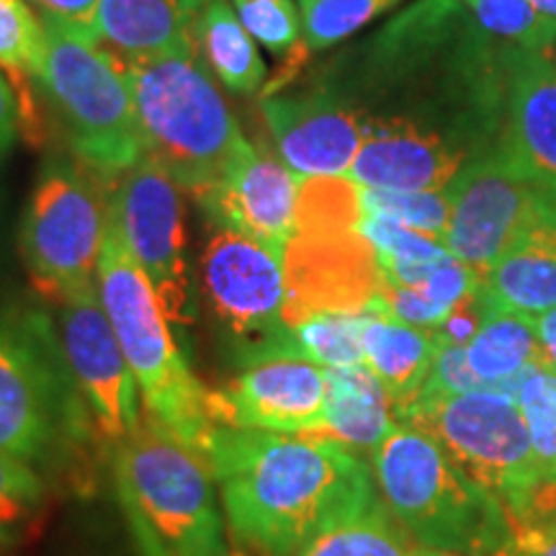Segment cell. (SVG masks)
<instances>
[{
    "label": "cell",
    "mask_w": 556,
    "mask_h": 556,
    "mask_svg": "<svg viewBox=\"0 0 556 556\" xmlns=\"http://www.w3.org/2000/svg\"><path fill=\"white\" fill-rule=\"evenodd\" d=\"M93 173L65 157L41 165L18 227V253L34 289L65 304L99 291L109 199Z\"/></svg>",
    "instance_id": "obj_7"
},
{
    "label": "cell",
    "mask_w": 556,
    "mask_h": 556,
    "mask_svg": "<svg viewBox=\"0 0 556 556\" xmlns=\"http://www.w3.org/2000/svg\"><path fill=\"white\" fill-rule=\"evenodd\" d=\"M99 299L135 374L144 413L204 456L219 426L212 392L193 377L150 278L124 248L111 219L99 263Z\"/></svg>",
    "instance_id": "obj_4"
},
{
    "label": "cell",
    "mask_w": 556,
    "mask_h": 556,
    "mask_svg": "<svg viewBox=\"0 0 556 556\" xmlns=\"http://www.w3.org/2000/svg\"><path fill=\"white\" fill-rule=\"evenodd\" d=\"M201 253V296L214 330L240 366L274 356H302L283 319V255L238 229L208 222Z\"/></svg>",
    "instance_id": "obj_9"
},
{
    "label": "cell",
    "mask_w": 556,
    "mask_h": 556,
    "mask_svg": "<svg viewBox=\"0 0 556 556\" xmlns=\"http://www.w3.org/2000/svg\"><path fill=\"white\" fill-rule=\"evenodd\" d=\"M325 371L328 400L317 435L332 438L353 451H374L397 426L387 387L366 364Z\"/></svg>",
    "instance_id": "obj_21"
},
{
    "label": "cell",
    "mask_w": 556,
    "mask_h": 556,
    "mask_svg": "<svg viewBox=\"0 0 556 556\" xmlns=\"http://www.w3.org/2000/svg\"><path fill=\"white\" fill-rule=\"evenodd\" d=\"M371 467L389 513L422 546L510 556L513 531L503 503L422 430L397 422L371 451Z\"/></svg>",
    "instance_id": "obj_5"
},
{
    "label": "cell",
    "mask_w": 556,
    "mask_h": 556,
    "mask_svg": "<svg viewBox=\"0 0 556 556\" xmlns=\"http://www.w3.org/2000/svg\"><path fill=\"white\" fill-rule=\"evenodd\" d=\"M477 24L492 37L513 41L526 52H544L556 41V18L541 13L533 0H464Z\"/></svg>",
    "instance_id": "obj_32"
},
{
    "label": "cell",
    "mask_w": 556,
    "mask_h": 556,
    "mask_svg": "<svg viewBox=\"0 0 556 556\" xmlns=\"http://www.w3.org/2000/svg\"><path fill=\"white\" fill-rule=\"evenodd\" d=\"M283 276L289 328L325 312L364 315L387 307L377 250L358 227L294 229L283 250Z\"/></svg>",
    "instance_id": "obj_14"
},
{
    "label": "cell",
    "mask_w": 556,
    "mask_h": 556,
    "mask_svg": "<svg viewBox=\"0 0 556 556\" xmlns=\"http://www.w3.org/2000/svg\"><path fill=\"white\" fill-rule=\"evenodd\" d=\"M467 361L479 379L495 387L500 394L516 397L526 368L546 361L536 319L484 304L477 336L467 345Z\"/></svg>",
    "instance_id": "obj_24"
},
{
    "label": "cell",
    "mask_w": 556,
    "mask_h": 556,
    "mask_svg": "<svg viewBox=\"0 0 556 556\" xmlns=\"http://www.w3.org/2000/svg\"><path fill=\"white\" fill-rule=\"evenodd\" d=\"M510 556H556V482H541L510 518Z\"/></svg>",
    "instance_id": "obj_35"
},
{
    "label": "cell",
    "mask_w": 556,
    "mask_h": 556,
    "mask_svg": "<svg viewBox=\"0 0 556 556\" xmlns=\"http://www.w3.org/2000/svg\"><path fill=\"white\" fill-rule=\"evenodd\" d=\"M11 554V546H5L3 541H0V556H9Z\"/></svg>",
    "instance_id": "obj_44"
},
{
    "label": "cell",
    "mask_w": 556,
    "mask_h": 556,
    "mask_svg": "<svg viewBox=\"0 0 556 556\" xmlns=\"http://www.w3.org/2000/svg\"><path fill=\"white\" fill-rule=\"evenodd\" d=\"M361 235L368 240V245L377 250V258H397V261H438L448 255L443 242H438L428 235L415 232L400 222L379 217V214H366L361 217Z\"/></svg>",
    "instance_id": "obj_36"
},
{
    "label": "cell",
    "mask_w": 556,
    "mask_h": 556,
    "mask_svg": "<svg viewBox=\"0 0 556 556\" xmlns=\"http://www.w3.org/2000/svg\"><path fill=\"white\" fill-rule=\"evenodd\" d=\"M479 296L500 312L539 319L556 309V227L536 229L482 276Z\"/></svg>",
    "instance_id": "obj_22"
},
{
    "label": "cell",
    "mask_w": 556,
    "mask_h": 556,
    "mask_svg": "<svg viewBox=\"0 0 556 556\" xmlns=\"http://www.w3.org/2000/svg\"><path fill=\"white\" fill-rule=\"evenodd\" d=\"M47 58L45 21L34 16L29 0H0V67L9 75L21 109V129L39 137L31 83Z\"/></svg>",
    "instance_id": "obj_26"
},
{
    "label": "cell",
    "mask_w": 556,
    "mask_h": 556,
    "mask_svg": "<svg viewBox=\"0 0 556 556\" xmlns=\"http://www.w3.org/2000/svg\"><path fill=\"white\" fill-rule=\"evenodd\" d=\"M364 144L348 178L364 189L443 191L464 168V150L441 131L402 116H361Z\"/></svg>",
    "instance_id": "obj_17"
},
{
    "label": "cell",
    "mask_w": 556,
    "mask_h": 556,
    "mask_svg": "<svg viewBox=\"0 0 556 556\" xmlns=\"http://www.w3.org/2000/svg\"><path fill=\"white\" fill-rule=\"evenodd\" d=\"M116 500L139 556H229L212 469L144 413L114 446Z\"/></svg>",
    "instance_id": "obj_2"
},
{
    "label": "cell",
    "mask_w": 556,
    "mask_h": 556,
    "mask_svg": "<svg viewBox=\"0 0 556 556\" xmlns=\"http://www.w3.org/2000/svg\"><path fill=\"white\" fill-rule=\"evenodd\" d=\"M533 5H536L541 13H546V16L556 18V0H533Z\"/></svg>",
    "instance_id": "obj_43"
},
{
    "label": "cell",
    "mask_w": 556,
    "mask_h": 556,
    "mask_svg": "<svg viewBox=\"0 0 556 556\" xmlns=\"http://www.w3.org/2000/svg\"><path fill=\"white\" fill-rule=\"evenodd\" d=\"M397 3L400 0H299L304 52L330 50Z\"/></svg>",
    "instance_id": "obj_31"
},
{
    "label": "cell",
    "mask_w": 556,
    "mask_h": 556,
    "mask_svg": "<svg viewBox=\"0 0 556 556\" xmlns=\"http://www.w3.org/2000/svg\"><path fill=\"white\" fill-rule=\"evenodd\" d=\"M29 3L37 5L45 18H54L60 24L90 34V24H93L101 0H29Z\"/></svg>",
    "instance_id": "obj_38"
},
{
    "label": "cell",
    "mask_w": 556,
    "mask_h": 556,
    "mask_svg": "<svg viewBox=\"0 0 556 556\" xmlns=\"http://www.w3.org/2000/svg\"><path fill=\"white\" fill-rule=\"evenodd\" d=\"M250 37L278 58H307L302 13L294 0H229Z\"/></svg>",
    "instance_id": "obj_34"
},
{
    "label": "cell",
    "mask_w": 556,
    "mask_h": 556,
    "mask_svg": "<svg viewBox=\"0 0 556 556\" xmlns=\"http://www.w3.org/2000/svg\"><path fill=\"white\" fill-rule=\"evenodd\" d=\"M536 330L541 338V345H544V356L548 364L556 368V309L546 312L536 319Z\"/></svg>",
    "instance_id": "obj_40"
},
{
    "label": "cell",
    "mask_w": 556,
    "mask_h": 556,
    "mask_svg": "<svg viewBox=\"0 0 556 556\" xmlns=\"http://www.w3.org/2000/svg\"><path fill=\"white\" fill-rule=\"evenodd\" d=\"M516 402L526 417L541 477L556 482V368L548 361L526 368Z\"/></svg>",
    "instance_id": "obj_30"
},
{
    "label": "cell",
    "mask_w": 556,
    "mask_h": 556,
    "mask_svg": "<svg viewBox=\"0 0 556 556\" xmlns=\"http://www.w3.org/2000/svg\"><path fill=\"white\" fill-rule=\"evenodd\" d=\"M371 312L348 315V312H325L294 325V340L304 358L323 368H345L366 364L364 328Z\"/></svg>",
    "instance_id": "obj_28"
},
{
    "label": "cell",
    "mask_w": 556,
    "mask_h": 556,
    "mask_svg": "<svg viewBox=\"0 0 556 556\" xmlns=\"http://www.w3.org/2000/svg\"><path fill=\"white\" fill-rule=\"evenodd\" d=\"M299 184L302 178L287 163L248 139L219 189L201 208L208 222L238 229L283 255L296 225Z\"/></svg>",
    "instance_id": "obj_18"
},
{
    "label": "cell",
    "mask_w": 556,
    "mask_h": 556,
    "mask_svg": "<svg viewBox=\"0 0 556 556\" xmlns=\"http://www.w3.org/2000/svg\"><path fill=\"white\" fill-rule=\"evenodd\" d=\"M178 3H180V9H184L186 13H189L191 18H197L199 13L204 11L208 3H212V0H178Z\"/></svg>",
    "instance_id": "obj_41"
},
{
    "label": "cell",
    "mask_w": 556,
    "mask_h": 556,
    "mask_svg": "<svg viewBox=\"0 0 556 556\" xmlns=\"http://www.w3.org/2000/svg\"><path fill=\"white\" fill-rule=\"evenodd\" d=\"M47 505V482L34 464L0 454V541L16 546L34 531Z\"/></svg>",
    "instance_id": "obj_29"
},
{
    "label": "cell",
    "mask_w": 556,
    "mask_h": 556,
    "mask_svg": "<svg viewBox=\"0 0 556 556\" xmlns=\"http://www.w3.org/2000/svg\"><path fill=\"white\" fill-rule=\"evenodd\" d=\"M21 131V109L18 99L9 86V75L0 67V157L13 148Z\"/></svg>",
    "instance_id": "obj_39"
},
{
    "label": "cell",
    "mask_w": 556,
    "mask_h": 556,
    "mask_svg": "<svg viewBox=\"0 0 556 556\" xmlns=\"http://www.w3.org/2000/svg\"><path fill=\"white\" fill-rule=\"evenodd\" d=\"M413 556H464V554H456V552H443V548H433V546H422L417 544L413 548Z\"/></svg>",
    "instance_id": "obj_42"
},
{
    "label": "cell",
    "mask_w": 556,
    "mask_h": 556,
    "mask_svg": "<svg viewBox=\"0 0 556 556\" xmlns=\"http://www.w3.org/2000/svg\"><path fill=\"white\" fill-rule=\"evenodd\" d=\"M50 323L0 317V454L50 462L70 426V400Z\"/></svg>",
    "instance_id": "obj_12"
},
{
    "label": "cell",
    "mask_w": 556,
    "mask_h": 556,
    "mask_svg": "<svg viewBox=\"0 0 556 556\" xmlns=\"http://www.w3.org/2000/svg\"><path fill=\"white\" fill-rule=\"evenodd\" d=\"M235 541L258 556H296L323 528L371 505L356 451L325 435L217 426L204 456Z\"/></svg>",
    "instance_id": "obj_1"
},
{
    "label": "cell",
    "mask_w": 556,
    "mask_h": 556,
    "mask_svg": "<svg viewBox=\"0 0 556 556\" xmlns=\"http://www.w3.org/2000/svg\"><path fill=\"white\" fill-rule=\"evenodd\" d=\"M438 351L433 330L415 328L389 315L387 307L374 309L364 328V361L387 387L394 415L426 387Z\"/></svg>",
    "instance_id": "obj_23"
},
{
    "label": "cell",
    "mask_w": 556,
    "mask_h": 556,
    "mask_svg": "<svg viewBox=\"0 0 556 556\" xmlns=\"http://www.w3.org/2000/svg\"><path fill=\"white\" fill-rule=\"evenodd\" d=\"M361 206L366 214H379L415 232L428 235L446 245L451 201L448 189L443 191H381L361 186Z\"/></svg>",
    "instance_id": "obj_33"
},
{
    "label": "cell",
    "mask_w": 556,
    "mask_h": 556,
    "mask_svg": "<svg viewBox=\"0 0 556 556\" xmlns=\"http://www.w3.org/2000/svg\"><path fill=\"white\" fill-rule=\"evenodd\" d=\"M197 54L206 62L208 73L235 96H253L266 86V62L258 41L240 24L238 13L227 0H212L193 18Z\"/></svg>",
    "instance_id": "obj_25"
},
{
    "label": "cell",
    "mask_w": 556,
    "mask_h": 556,
    "mask_svg": "<svg viewBox=\"0 0 556 556\" xmlns=\"http://www.w3.org/2000/svg\"><path fill=\"white\" fill-rule=\"evenodd\" d=\"M413 548L397 520L374 500L371 505L323 528L296 556H413Z\"/></svg>",
    "instance_id": "obj_27"
},
{
    "label": "cell",
    "mask_w": 556,
    "mask_h": 556,
    "mask_svg": "<svg viewBox=\"0 0 556 556\" xmlns=\"http://www.w3.org/2000/svg\"><path fill=\"white\" fill-rule=\"evenodd\" d=\"M500 150L526 176L556 184V67L544 54H513L507 131Z\"/></svg>",
    "instance_id": "obj_19"
},
{
    "label": "cell",
    "mask_w": 556,
    "mask_h": 556,
    "mask_svg": "<svg viewBox=\"0 0 556 556\" xmlns=\"http://www.w3.org/2000/svg\"><path fill=\"white\" fill-rule=\"evenodd\" d=\"M109 219L150 278L170 323L191 328L197 296L178 180L157 160L144 155L135 168L116 178L109 197Z\"/></svg>",
    "instance_id": "obj_11"
},
{
    "label": "cell",
    "mask_w": 556,
    "mask_h": 556,
    "mask_svg": "<svg viewBox=\"0 0 556 556\" xmlns=\"http://www.w3.org/2000/svg\"><path fill=\"white\" fill-rule=\"evenodd\" d=\"M448 201L446 250L479 276L531 232L556 227V184L526 176L503 150L464 165Z\"/></svg>",
    "instance_id": "obj_10"
},
{
    "label": "cell",
    "mask_w": 556,
    "mask_h": 556,
    "mask_svg": "<svg viewBox=\"0 0 556 556\" xmlns=\"http://www.w3.org/2000/svg\"><path fill=\"white\" fill-rule=\"evenodd\" d=\"M90 37L119 60L197 54L193 18L178 0H101Z\"/></svg>",
    "instance_id": "obj_20"
},
{
    "label": "cell",
    "mask_w": 556,
    "mask_h": 556,
    "mask_svg": "<svg viewBox=\"0 0 556 556\" xmlns=\"http://www.w3.org/2000/svg\"><path fill=\"white\" fill-rule=\"evenodd\" d=\"M47 58L39 88L50 96L80 165L116 180L144 157L135 99L122 60L90 34L45 18Z\"/></svg>",
    "instance_id": "obj_6"
},
{
    "label": "cell",
    "mask_w": 556,
    "mask_h": 556,
    "mask_svg": "<svg viewBox=\"0 0 556 556\" xmlns=\"http://www.w3.org/2000/svg\"><path fill=\"white\" fill-rule=\"evenodd\" d=\"M328 400V371L304 356H274L240 366L212 392L217 422L261 433L317 435Z\"/></svg>",
    "instance_id": "obj_15"
},
{
    "label": "cell",
    "mask_w": 556,
    "mask_h": 556,
    "mask_svg": "<svg viewBox=\"0 0 556 556\" xmlns=\"http://www.w3.org/2000/svg\"><path fill=\"white\" fill-rule=\"evenodd\" d=\"M435 332V330H433ZM438 338V336H435ZM420 392H446V394H475V392H495V387L479 379L475 368L467 361V345L448 343L438 338V351L430 366L428 381Z\"/></svg>",
    "instance_id": "obj_37"
},
{
    "label": "cell",
    "mask_w": 556,
    "mask_h": 556,
    "mask_svg": "<svg viewBox=\"0 0 556 556\" xmlns=\"http://www.w3.org/2000/svg\"><path fill=\"white\" fill-rule=\"evenodd\" d=\"M278 155L299 178L345 176L364 144L358 109L330 88L270 93L261 99Z\"/></svg>",
    "instance_id": "obj_16"
},
{
    "label": "cell",
    "mask_w": 556,
    "mask_h": 556,
    "mask_svg": "<svg viewBox=\"0 0 556 556\" xmlns=\"http://www.w3.org/2000/svg\"><path fill=\"white\" fill-rule=\"evenodd\" d=\"M50 332L70 381L93 417L96 430L119 446L142 422L144 407L99 291L58 304V323L50 325Z\"/></svg>",
    "instance_id": "obj_13"
},
{
    "label": "cell",
    "mask_w": 556,
    "mask_h": 556,
    "mask_svg": "<svg viewBox=\"0 0 556 556\" xmlns=\"http://www.w3.org/2000/svg\"><path fill=\"white\" fill-rule=\"evenodd\" d=\"M397 420L433 438L464 475L503 503L507 516L544 482L526 417L510 394L417 392L397 409Z\"/></svg>",
    "instance_id": "obj_8"
},
{
    "label": "cell",
    "mask_w": 556,
    "mask_h": 556,
    "mask_svg": "<svg viewBox=\"0 0 556 556\" xmlns=\"http://www.w3.org/2000/svg\"><path fill=\"white\" fill-rule=\"evenodd\" d=\"M144 155L157 160L199 204L214 197L248 144L225 96L197 54L122 60Z\"/></svg>",
    "instance_id": "obj_3"
}]
</instances>
